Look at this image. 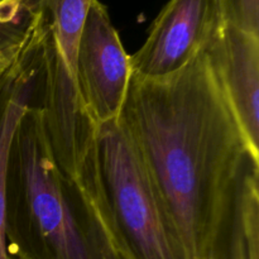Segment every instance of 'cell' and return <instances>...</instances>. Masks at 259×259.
Returning <instances> with one entry per match:
<instances>
[{"label": "cell", "mask_w": 259, "mask_h": 259, "mask_svg": "<svg viewBox=\"0 0 259 259\" xmlns=\"http://www.w3.org/2000/svg\"><path fill=\"white\" fill-rule=\"evenodd\" d=\"M120 118L179 232L186 259H214L252 157L206 50L167 77L132 75Z\"/></svg>", "instance_id": "obj_1"}, {"label": "cell", "mask_w": 259, "mask_h": 259, "mask_svg": "<svg viewBox=\"0 0 259 259\" xmlns=\"http://www.w3.org/2000/svg\"><path fill=\"white\" fill-rule=\"evenodd\" d=\"M5 237L10 259H95L39 104L22 116L10 146Z\"/></svg>", "instance_id": "obj_2"}, {"label": "cell", "mask_w": 259, "mask_h": 259, "mask_svg": "<svg viewBox=\"0 0 259 259\" xmlns=\"http://www.w3.org/2000/svg\"><path fill=\"white\" fill-rule=\"evenodd\" d=\"M95 149L109 217L131 259H186L179 232L121 118L98 126Z\"/></svg>", "instance_id": "obj_3"}, {"label": "cell", "mask_w": 259, "mask_h": 259, "mask_svg": "<svg viewBox=\"0 0 259 259\" xmlns=\"http://www.w3.org/2000/svg\"><path fill=\"white\" fill-rule=\"evenodd\" d=\"M225 22L222 0H169L129 56L132 75L162 78L179 72L211 45Z\"/></svg>", "instance_id": "obj_4"}, {"label": "cell", "mask_w": 259, "mask_h": 259, "mask_svg": "<svg viewBox=\"0 0 259 259\" xmlns=\"http://www.w3.org/2000/svg\"><path fill=\"white\" fill-rule=\"evenodd\" d=\"M76 76L83 108L96 126L120 118L132 77L131 60L100 0H93L83 22Z\"/></svg>", "instance_id": "obj_5"}, {"label": "cell", "mask_w": 259, "mask_h": 259, "mask_svg": "<svg viewBox=\"0 0 259 259\" xmlns=\"http://www.w3.org/2000/svg\"><path fill=\"white\" fill-rule=\"evenodd\" d=\"M206 53L250 157L259 163V34L225 22Z\"/></svg>", "instance_id": "obj_6"}, {"label": "cell", "mask_w": 259, "mask_h": 259, "mask_svg": "<svg viewBox=\"0 0 259 259\" xmlns=\"http://www.w3.org/2000/svg\"><path fill=\"white\" fill-rule=\"evenodd\" d=\"M46 23L37 18L14 60L0 75V259H10L5 237V185L10 146L25 111L39 104Z\"/></svg>", "instance_id": "obj_7"}, {"label": "cell", "mask_w": 259, "mask_h": 259, "mask_svg": "<svg viewBox=\"0 0 259 259\" xmlns=\"http://www.w3.org/2000/svg\"><path fill=\"white\" fill-rule=\"evenodd\" d=\"M258 174L254 167L243 172L224 243L214 259H259Z\"/></svg>", "instance_id": "obj_8"}, {"label": "cell", "mask_w": 259, "mask_h": 259, "mask_svg": "<svg viewBox=\"0 0 259 259\" xmlns=\"http://www.w3.org/2000/svg\"><path fill=\"white\" fill-rule=\"evenodd\" d=\"M78 218L95 259H131L116 237L103 199L85 196L78 205Z\"/></svg>", "instance_id": "obj_9"}, {"label": "cell", "mask_w": 259, "mask_h": 259, "mask_svg": "<svg viewBox=\"0 0 259 259\" xmlns=\"http://www.w3.org/2000/svg\"><path fill=\"white\" fill-rule=\"evenodd\" d=\"M35 19L25 0H0V55L19 45Z\"/></svg>", "instance_id": "obj_10"}, {"label": "cell", "mask_w": 259, "mask_h": 259, "mask_svg": "<svg viewBox=\"0 0 259 259\" xmlns=\"http://www.w3.org/2000/svg\"><path fill=\"white\" fill-rule=\"evenodd\" d=\"M222 5L228 23L259 34V0H222Z\"/></svg>", "instance_id": "obj_11"}]
</instances>
